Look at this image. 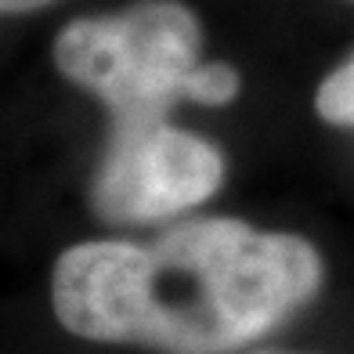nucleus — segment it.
I'll return each mask as SVG.
<instances>
[{
    "instance_id": "obj_1",
    "label": "nucleus",
    "mask_w": 354,
    "mask_h": 354,
    "mask_svg": "<svg viewBox=\"0 0 354 354\" xmlns=\"http://www.w3.org/2000/svg\"><path fill=\"white\" fill-rule=\"evenodd\" d=\"M315 243L239 217H188L152 243L98 239L55 261L51 308L94 344L163 354H232L315 300Z\"/></svg>"
},
{
    "instance_id": "obj_2",
    "label": "nucleus",
    "mask_w": 354,
    "mask_h": 354,
    "mask_svg": "<svg viewBox=\"0 0 354 354\" xmlns=\"http://www.w3.org/2000/svg\"><path fill=\"white\" fill-rule=\"evenodd\" d=\"M55 69L94 94L109 112V138H131L170 123L177 102H192V80L203 66L199 15L181 0L87 15L55 37Z\"/></svg>"
},
{
    "instance_id": "obj_3",
    "label": "nucleus",
    "mask_w": 354,
    "mask_h": 354,
    "mask_svg": "<svg viewBox=\"0 0 354 354\" xmlns=\"http://www.w3.org/2000/svg\"><path fill=\"white\" fill-rule=\"evenodd\" d=\"M217 145L181 127H156L131 138H105L91 177V206L109 224L174 221L203 206L224 185Z\"/></svg>"
},
{
    "instance_id": "obj_4",
    "label": "nucleus",
    "mask_w": 354,
    "mask_h": 354,
    "mask_svg": "<svg viewBox=\"0 0 354 354\" xmlns=\"http://www.w3.org/2000/svg\"><path fill=\"white\" fill-rule=\"evenodd\" d=\"M315 112L329 127L354 131V55L336 66L315 91Z\"/></svg>"
},
{
    "instance_id": "obj_5",
    "label": "nucleus",
    "mask_w": 354,
    "mask_h": 354,
    "mask_svg": "<svg viewBox=\"0 0 354 354\" xmlns=\"http://www.w3.org/2000/svg\"><path fill=\"white\" fill-rule=\"evenodd\" d=\"M243 91V76H239L235 66L228 62H203L196 69V80H192V102L196 105H232Z\"/></svg>"
},
{
    "instance_id": "obj_6",
    "label": "nucleus",
    "mask_w": 354,
    "mask_h": 354,
    "mask_svg": "<svg viewBox=\"0 0 354 354\" xmlns=\"http://www.w3.org/2000/svg\"><path fill=\"white\" fill-rule=\"evenodd\" d=\"M55 0H0V15H26V11H40Z\"/></svg>"
},
{
    "instance_id": "obj_7",
    "label": "nucleus",
    "mask_w": 354,
    "mask_h": 354,
    "mask_svg": "<svg viewBox=\"0 0 354 354\" xmlns=\"http://www.w3.org/2000/svg\"><path fill=\"white\" fill-rule=\"evenodd\" d=\"M264 354H275V351H264Z\"/></svg>"
}]
</instances>
